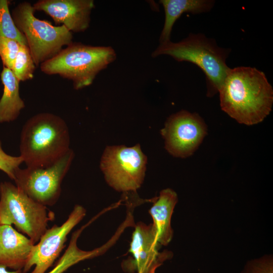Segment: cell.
Masks as SVG:
<instances>
[{"label":"cell","instance_id":"19","mask_svg":"<svg viewBox=\"0 0 273 273\" xmlns=\"http://www.w3.org/2000/svg\"><path fill=\"white\" fill-rule=\"evenodd\" d=\"M20 44L15 40L0 36V57L4 67L12 70Z\"/></svg>","mask_w":273,"mask_h":273},{"label":"cell","instance_id":"16","mask_svg":"<svg viewBox=\"0 0 273 273\" xmlns=\"http://www.w3.org/2000/svg\"><path fill=\"white\" fill-rule=\"evenodd\" d=\"M1 79L4 89L0 100V122H10L18 117L25 104L20 96L19 81L12 71L3 67Z\"/></svg>","mask_w":273,"mask_h":273},{"label":"cell","instance_id":"3","mask_svg":"<svg viewBox=\"0 0 273 273\" xmlns=\"http://www.w3.org/2000/svg\"><path fill=\"white\" fill-rule=\"evenodd\" d=\"M230 50L218 47L214 39L203 34H190L181 41L160 43L152 53L154 58L168 55L178 62L186 61L199 67L204 73L207 96L218 93L230 68L226 63Z\"/></svg>","mask_w":273,"mask_h":273},{"label":"cell","instance_id":"8","mask_svg":"<svg viewBox=\"0 0 273 273\" xmlns=\"http://www.w3.org/2000/svg\"><path fill=\"white\" fill-rule=\"evenodd\" d=\"M74 157L70 149L54 164L45 167L19 168L16 172V186L35 201L52 206L58 200L62 180Z\"/></svg>","mask_w":273,"mask_h":273},{"label":"cell","instance_id":"1","mask_svg":"<svg viewBox=\"0 0 273 273\" xmlns=\"http://www.w3.org/2000/svg\"><path fill=\"white\" fill-rule=\"evenodd\" d=\"M218 93L222 110L240 124L259 123L271 111L272 86L255 67L230 68Z\"/></svg>","mask_w":273,"mask_h":273},{"label":"cell","instance_id":"17","mask_svg":"<svg viewBox=\"0 0 273 273\" xmlns=\"http://www.w3.org/2000/svg\"><path fill=\"white\" fill-rule=\"evenodd\" d=\"M35 68L28 46L20 44L11 70L16 78L19 82L32 79Z\"/></svg>","mask_w":273,"mask_h":273},{"label":"cell","instance_id":"6","mask_svg":"<svg viewBox=\"0 0 273 273\" xmlns=\"http://www.w3.org/2000/svg\"><path fill=\"white\" fill-rule=\"evenodd\" d=\"M55 213L9 182L0 184V224H14L34 244L48 229Z\"/></svg>","mask_w":273,"mask_h":273},{"label":"cell","instance_id":"22","mask_svg":"<svg viewBox=\"0 0 273 273\" xmlns=\"http://www.w3.org/2000/svg\"><path fill=\"white\" fill-rule=\"evenodd\" d=\"M74 262L72 257L68 254L64 253L58 261L54 268L47 273H63L69 268L74 265Z\"/></svg>","mask_w":273,"mask_h":273},{"label":"cell","instance_id":"9","mask_svg":"<svg viewBox=\"0 0 273 273\" xmlns=\"http://www.w3.org/2000/svg\"><path fill=\"white\" fill-rule=\"evenodd\" d=\"M160 133L166 150L173 157L185 158L197 150L207 135V128L199 114L183 110L167 119Z\"/></svg>","mask_w":273,"mask_h":273},{"label":"cell","instance_id":"21","mask_svg":"<svg viewBox=\"0 0 273 273\" xmlns=\"http://www.w3.org/2000/svg\"><path fill=\"white\" fill-rule=\"evenodd\" d=\"M242 273H273L272 259L263 257L248 262Z\"/></svg>","mask_w":273,"mask_h":273},{"label":"cell","instance_id":"2","mask_svg":"<svg viewBox=\"0 0 273 273\" xmlns=\"http://www.w3.org/2000/svg\"><path fill=\"white\" fill-rule=\"evenodd\" d=\"M69 145L64 120L50 113H40L29 118L22 128L20 156L27 167H45L64 156Z\"/></svg>","mask_w":273,"mask_h":273},{"label":"cell","instance_id":"14","mask_svg":"<svg viewBox=\"0 0 273 273\" xmlns=\"http://www.w3.org/2000/svg\"><path fill=\"white\" fill-rule=\"evenodd\" d=\"M153 200V204L149 211L153 220L151 224L158 242L161 246H166L173 237L171 219L178 201L177 195L168 188L162 190L159 196Z\"/></svg>","mask_w":273,"mask_h":273},{"label":"cell","instance_id":"11","mask_svg":"<svg viewBox=\"0 0 273 273\" xmlns=\"http://www.w3.org/2000/svg\"><path fill=\"white\" fill-rule=\"evenodd\" d=\"M161 245L158 242L152 224L139 222L132 234L128 252L132 257L123 262V267L128 271L138 273H155L164 261L172 256L171 251L159 252Z\"/></svg>","mask_w":273,"mask_h":273},{"label":"cell","instance_id":"18","mask_svg":"<svg viewBox=\"0 0 273 273\" xmlns=\"http://www.w3.org/2000/svg\"><path fill=\"white\" fill-rule=\"evenodd\" d=\"M9 1L0 0V36L15 40L27 46L24 35L18 30L9 9Z\"/></svg>","mask_w":273,"mask_h":273},{"label":"cell","instance_id":"10","mask_svg":"<svg viewBox=\"0 0 273 273\" xmlns=\"http://www.w3.org/2000/svg\"><path fill=\"white\" fill-rule=\"evenodd\" d=\"M85 215V209L76 205L63 224L48 229L34 244L22 272H27L34 266L31 273H46L64 248L67 236Z\"/></svg>","mask_w":273,"mask_h":273},{"label":"cell","instance_id":"4","mask_svg":"<svg viewBox=\"0 0 273 273\" xmlns=\"http://www.w3.org/2000/svg\"><path fill=\"white\" fill-rule=\"evenodd\" d=\"M116 59L111 47L92 46L72 42L52 58L40 65L46 74L59 75L71 80L80 89L92 84L98 74Z\"/></svg>","mask_w":273,"mask_h":273},{"label":"cell","instance_id":"7","mask_svg":"<svg viewBox=\"0 0 273 273\" xmlns=\"http://www.w3.org/2000/svg\"><path fill=\"white\" fill-rule=\"evenodd\" d=\"M147 157L140 145L108 146L101 158L100 167L107 184L115 190L135 193L142 185Z\"/></svg>","mask_w":273,"mask_h":273},{"label":"cell","instance_id":"13","mask_svg":"<svg viewBox=\"0 0 273 273\" xmlns=\"http://www.w3.org/2000/svg\"><path fill=\"white\" fill-rule=\"evenodd\" d=\"M34 244L12 225L0 224V265L22 270Z\"/></svg>","mask_w":273,"mask_h":273},{"label":"cell","instance_id":"23","mask_svg":"<svg viewBox=\"0 0 273 273\" xmlns=\"http://www.w3.org/2000/svg\"><path fill=\"white\" fill-rule=\"evenodd\" d=\"M0 273H23L22 270H14L9 271L5 266L0 265Z\"/></svg>","mask_w":273,"mask_h":273},{"label":"cell","instance_id":"20","mask_svg":"<svg viewBox=\"0 0 273 273\" xmlns=\"http://www.w3.org/2000/svg\"><path fill=\"white\" fill-rule=\"evenodd\" d=\"M22 162L23 161L20 156H12L6 154L2 149L0 142V170L14 180L16 172Z\"/></svg>","mask_w":273,"mask_h":273},{"label":"cell","instance_id":"12","mask_svg":"<svg viewBox=\"0 0 273 273\" xmlns=\"http://www.w3.org/2000/svg\"><path fill=\"white\" fill-rule=\"evenodd\" d=\"M35 11L44 12L56 24H62L70 31L81 32L89 27L93 0H40L33 5Z\"/></svg>","mask_w":273,"mask_h":273},{"label":"cell","instance_id":"15","mask_svg":"<svg viewBox=\"0 0 273 273\" xmlns=\"http://www.w3.org/2000/svg\"><path fill=\"white\" fill-rule=\"evenodd\" d=\"M165 12V21L159 40L163 43L170 40V35L175 21L185 13L198 14L211 10L215 2L212 0H161Z\"/></svg>","mask_w":273,"mask_h":273},{"label":"cell","instance_id":"5","mask_svg":"<svg viewBox=\"0 0 273 273\" xmlns=\"http://www.w3.org/2000/svg\"><path fill=\"white\" fill-rule=\"evenodd\" d=\"M35 10L28 2L18 4L12 16L18 30L24 35L36 66L58 54L63 47L73 41V35L64 25L54 26L34 15Z\"/></svg>","mask_w":273,"mask_h":273}]
</instances>
